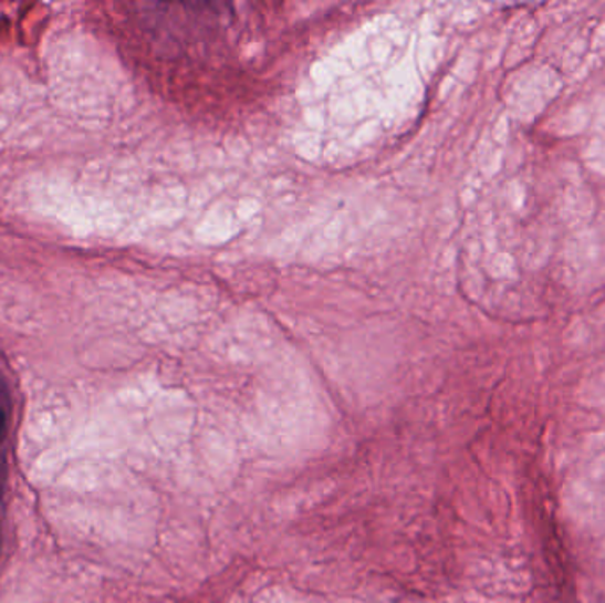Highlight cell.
I'll return each instance as SVG.
<instances>
[{"mask_svg":"<svg viewBox=\"0 0 605 603\" xmlns=\"http://www.w3.org/2000/svg\"><path fill=\"white\" fill-rule=\"evenodd\" d=\"M6 427V416L4 413H2V409H0V436H2V432H4Z\"/></svg>","mask_w":605,"mask_h":603,"instance_id":"1","label":"cell"}]
</instances>
